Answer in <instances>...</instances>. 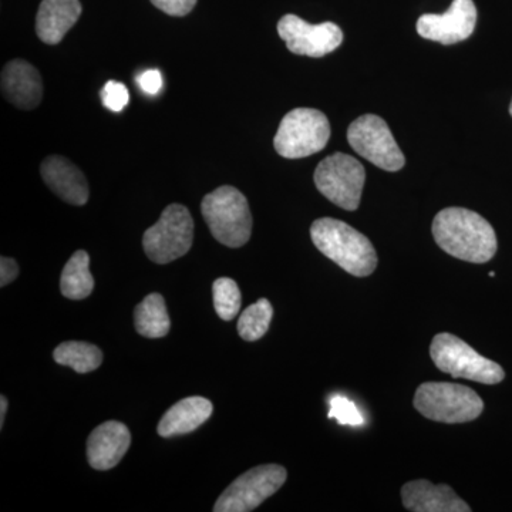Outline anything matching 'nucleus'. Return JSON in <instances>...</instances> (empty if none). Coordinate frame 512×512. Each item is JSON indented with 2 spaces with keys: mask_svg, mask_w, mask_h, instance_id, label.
<instances>
[{
  "mask_svg": "<svg viewBox=\"0 0 512 512\" xmlns=\"http://www.w3.org/2000/svg\"><path fill=\"white\" fill-rule=\"evenodd\" d=\"M433 237L448 255L471 264L491 261L498 248L497 235L490 222L466 208L440 211L433 221Z\"/></svg>",
  "mask_w": 512,
  "mask_h": 512,
  "instance_id": "nucleus-1",
  "label": "nucleus"
},
{
  "mask_svg": "<svg viewBox=\"0 0 512 512\" xmlns=\"http://www.w3.org/2000/svg\"><path fill=\"white\" fill-rule=\"evenodd\" d=\"M311 238L326 258L348 274L365 278L376 271L377 254L372 242L346 222L320 218L312 224Z\"/></svg>",
  "mask_w": 512,
  "mask_h": 512,
  "instance_id": "nucleus-2",
  "label": "nucleus"
},
{
  "mask_svg": "<svg viewBox=\"0 0 512 512\" xmlns=\"http://www.w3.org/2000/svg\"><path fill=\"white\" fill-rule=\"evenodd\" d=\"M202 217L212 237L229 248H241L252 234V214L245 195L231 185H222L205 195Z\"/></svg>",
  "mask_w": 512,
  "mask_h": 512,
  "instance_id": "nucleus-3",
  "label": "nucleus"
},
{
  "mask_svg": "<svg viewBox=\"0 0 512 512\" xmlns=\"http://www.w3.org/2000/svg\"><path fill=\"white\" fill-rule=\"evenodd\" d=\"M414 407L426 419L439 423H468L483 413L484 402L470 387L457 383H423L416 390Z\"/></svg>",
  "mask_w": 512,
  "mask_h": 512,
  "instance_id": "nucleus-4",
  "label": "nucleus"
},
{
  "mask_svg": "<svg viewBox=\"0 0 512 512\" xmlns=\"http://www.w3.org/2000/svg\"><path fill=\"white\" fill-rule=\"evenodd\" d=\"M430 356L440 372L447 373L456 379L498 384L503 382L505 377L503 367L481 356L464 340L451 333H439L434 336L430 346Z\"/></svg>",
  "mask_w": 512,
  "mask_h": 512,
  "instance_id": "nucleus-5",
  "label": "nucleus"
},
{
  "mask_svg": "<svg viewBox=\"0 0 512 512\" xmlns=\"http://www.w3.org/2000/svg\"><path fill=\"white\" fill-rule=\"evenodd\" d=\"M330 124L322 111L295 109L289 111L279 124L274 146L284 158H305L319 153L328 146Z\"/></svg>",
  "mask_w": 512,
  "mask_h": 512,
  "instance_id": "nucleus-6",
  "label": "nucleus"
},
{
  "mask_svg": "<svg viewBox=\"0 0 512 512\" xmlns=\"http://www.w3.org/2000/svg\"><path fill=\"white\" fill-rule=\"evenodd\" d=\"M320 194L346 211H356L362 200L366 171L362 163L348 154L336 153L320 161L313 174Z\"/></svg>",
  "mask_w": 512,
  "mask_h": 512,
  "instance_id": "nucleus-7",
  "label": "nucleus"
},
{
  "mask_svg": "<svg viewBox=\"0 0 512 512\" xmlns=\"http://www.w3.org/2000/svg\"><path fill=\"white\" fill-rule=\"evenodd\" d=\"M194 241V220L190 211L181 204H171L161 214L160 220L148 228L143 237V247L148 258L165 265L188 254Z\"/></svg>",
  "mask_w": 512,
  "mask_h": 512,
  "instance_id": "nucleus-8",
  "label": "nucleus"
},
{
  "mask_svg": "<svg viewBox=\"0 0 512 512\" xmlns=\"http://www.w3.org/2000/svg\"><path fill=\"white\" fill-rule=\"evenodd\" d=\"M348 141L359 156L384 171L394 173L406 164L386 121L375 114H365L353 121L348 130Z\"/></svg>",
  "mask_w": 512,
  "mask_h": 512,
  "instance_id": "nucleus-9",
  "label": "nucleus"
},
{
  "mask_svg": "<svg viewBox=\"0 0 512 512\" xmlns=\"http://www.w3.org/2000/svg\"><path fill=\"white\" fill-rule=\"evenodd\" d=\"M288 473L278 464L252 468L239 476L215 503V512H249L272 497L285 484Z\"/></svg>",
  "mask_w": 512,
  "mask_h": 512,
  "instance_id": "nucleus-10",
  "label": "nucleus"
},
{
  "mask_svg": "<svg viewBox=\"0 0 512 512\" xmlns=\"http://www.w3.org/2000/svg\"><path fill=\"white\" fill-rule=\"evenodd\" d=\"M278 33L293 55L323 57L335 52L343 42V32L336 23L311 25L296 15L279 20Z\"/></svg>",
  "mask_w": 512,
  "mask_h": 512,
  "instance_id": "nucleus-11",
  "label": "nucleus"
},
{
  "mask_svg": "<svg viewBox=\"0 0 512 512\" xmlns=\"http://www.w3.org/2000/svg\"><path fill=\"white\" fill-rule=\"evenodd\" d=\"M477 23V8L473 0H453L443 15L421 16L417 20V33L423 39L439 42L441 45H456L473 35Z\"/></svg>",
  "mask_w": 512,
  "mask_h": 512,
  "instance_id": "nucleus-12",
  "label": "nucleus"
},
{
  "mask_svg": "<svg viewBox=\"0 0 512 512\" xmlns=\"http://www.w3.org/2000/svg\"><path fill=\"white\" fill-rule=\"evenodd\" d=\"M131 444L130 430L120 421H106L87 440V460L94 470H111L123 460Z\"/></svg>",
  "mask_w": 512,
  "mask_h": 512,
  "instance_id": "nucleus-13",
  "label": "nucleus"
},
{
  "mask_svg": "<svg viewBox=\"0 0 512 512\" xmlns=\"http://www.w3.org/2000/svg\"><path fill=\"white\" fill-rule=\"evenodd\" d=\"M2 93L18 109H36L43 97L42 77L26 60H12L2 70Z\"/></svg>",
  "mask_w": 512,
  "mask_h": 512,
  "instance_id": "nucleus-14",
  "label": "nucleus"
},
{
  "mask_svg": "<svg viewBox=\"0 0 512 512\" xmlns=\"http://www.w3.org/2000/svg\"><path fill=\"white\" fill-rule=\"evenodd\" d=\"M43 181L60 200L72 205L89 201V184L77 165L60 156L47 157L40 167Z\"/></svg>",
  "mask_w": 512,
  "mask_h": 512,
  "instance_id": "nucleus-15",
  "label": "nucleus"
},
{
  "mask_svg": "<svg viewBox=\"0 0 512 512\" xmlns=\"http://www.w3.org/2000/svg\"><path fill=\"white\" fill-rule=\"evenodd\" d=\"M402 500L406 510L413 512H470L453 488L446 484L434 485L427 480H414L404 484Z\"/></svg>",
  "mask_w": 512,
  "mask_h": 512,
  "instance_id": "nucleus-16",
  "label": "nucleus"
},
{
  "mask_svg": "<svg viewBox=\"0 0 512 512\" xmlns=\"http://www.w3.org/2000/svg\"><path fill=\"white\" fill-rule=\"evenodd\" d=\"M82 15L79 0H43L36 18V33L46 45L62 42Z\"/></svg>",
  "mask_w": 512,
  "mask_h": 512,
  "instance_id": "nucleus-17",
  "label": "nucleus"
},
{
  "mask_svg": "<svg viewBox=\"0 0 512 512\" xmlns=\"http://www.w3.org/2000/svg\"><path fill=\"white\" fill-rule=\"evenodd\" d=\"M214 406L210 400L201 396L187 397L165 412L158 423V434L164 439L192 433L210 419Z\"/></svg>",
  "mask_w": 512,
  "mask_h": 512,
  "instance_id": "nucleus-18",
  "label": "nucleus"
},
{
  "mask_svg": "<svg viewBox=\"0 0 512 512\" xmlns=\"http://www.w3.org/2000/svg\"><path fill=\"white\" fill-rule=\"evenodd\" d=\"M134 323L137 332L144 338L160 339L170 332V316L160 293H151L143 302L138 303L134 311Z\"/></svg>",
  "mask_w": 512,
  "mask_h": 512,
  "instance_id": "nucleus-19",
  "label": "nucleus"
},
{
  "mask_svg": "<svg viewBox=\"0 0 512 512\" xmlns=\"http://www.w3.org/2000/svg\"><path fill=\"white\" fill-rule=\"evenodd\" d=\"M94 278L90 272V256L86 251L74 252L67 261L60 278V291L64 298L82 301L92 295Z\"/></svg>",
  "mask_w": 512,
  "mask_h": 512,
  "instance_id": "nucleus-20",
  "label": "nucleus"
},
{
  "mask_svg": "<svg viewBox=\"0 0 512 512\" xmlns=\"http://www.w3.org/2000/svg\"><path fill=\"white\" fill-rule=\"evenodd\" d=\"M55 362L72 367L77 373H90L103 363V352L96 345L87 342H64L57 346Z\"/></svg>",
  "mask_w": 512,
  "mask_h": 512,
  "instance_id": "nucleus-21",
  "label": "nucleus"
},
{
  "mask_svg": "<svg viewBox=\"0 0 512 512\" xmlns=\"http://www.w3.org/2000/svg\"><path fill=\"white\" fill-rule=\"evenodd\" d=\"M272 316H274V308L268 299H259L258 302L252 303L238 320V333L242 339L247 342H255L268 332L271 325Z\"/></svg>",
  "mask_w": 512,
  "mask_h": 512,
  "instance_id": "nucleus-22",
  "label": "nucleus"
},
{
  "mask_svg": "<svg viewBox=\"0 0 512 512\" xmlns=\"http://www.w3.org/2000/svg\"><path fill=\"white\" fill-rule=\"evenodd\" d=\"M214 306L218 316L229 322L241 311L242 296L237 282L231 278H218L212 285Z\"/></svg>",
  "mask_w": 512,
  "mask_h": 512,
  "instance_id": "nucleus-23",
  "label": "nucleus"
},
{
  "mask_svg": "<svg viewBox=\"0 0 512 512\" xmlns=\"http://www.w3.org/2000/svg\"><path fill=\"white\" fill-rule=\"evenodd\" d=\"M329 419H336L345 426H362L363 417L355 406V403L343 396H335L330 399Z\"/></svg>",
  "mask_w": 512,
  "mask_h": 512,
  "instance_id": "nucleus-24",
  "label": "nucleus"
},
{
  "mask_svg": "<svg viewBox=\"0 0 512 512\" xmlns=\"http://www.w3.org/2000/svg\"><path fill=\"white\" fill-rule=\"evenodd\" d=\"M128 100H130V94H128L127 87L123 83L110 80L101 90V101H103L104 107L114 111V113L124 110Z\"/></svg>",
  "mask_w": 512,
  "mask_h": 512,
  "instance_id": "nucleus-25",
  "label": "nucleus"
},
{
  "mask_svg": "<svg viewBox=\"0 0 512 512\" xmlns=\"http://www.w3.org/2000/svg\"><path fill=\"white\" fill-rule=\"evenodd\" d=\"M150 2L161 12L170 16H178V18L191 13L197 5V0H150Z\"/></svg>",
  "mask_w": 512,
  "mask_h": 512,
  "instance_id": "nucleus-26",
  "label": "nucleus"
},
{
  "mask_svg": "<svg viewBox=\"0 0 512 512\" xmlns=\"http://www.w3.org/2000/svg\"><path fill=\"white\" fill-rule=\"evenodd\" d=\"M137 83L144 93L154 96V94L160 93V90L163 89V76L156 69L146 70V72L138 74Z\"/></svg>",
  "mask_w": 512,
  "mask_h": 512,
  "instance_id": "nucleus-27",
  "label": "nucleus"
},
{
  "mask_svg": "<svg viewBox=\"0 0 512 512\" xmlns=\"http://www.w3.org/2000/svg\"><path fill=\"white\" fill-rule=\"evenodd\" d=\"M18 275V262L15 259L8 258V256H2L0 258V286L5 288L6 285L12 284Z\"/></svg>",
  "mask_w": 512,
  "mask_h": 512,
  "instance_id": "nucleus-28",
  "label": "nucleus"
},
{
  "mask_svg": "<svg viewBox=\"0 0 512 512\" xmlns=\"http://www.w3.org/2000/svg\"><path fill=\"white\" fill-rule=\"evenodd\" d=\"M6 412H8V399L5 396H0V429L5 424Z\"/></svg>",
  "mask_w": 512,
  "mask_h": 512,
  "instance_id": "nucleus-29",
  "label": "nucleus"
},
{
  "mask_svg": "<svg viewBox=\"0 0 512 512\" xmlns=\"http://www.w3.org/2000/svg\"><path fill=\"white\" fill-rule=\"evenodd\" d=\"M510 114H511V117H512V101H511V106H510Z\"/></svg>",
  "mask_w": 512,
  "mask_h": 512,
  "instance_id": "nucleus-30",
  "label": "nucleus"
}]
</instances>
